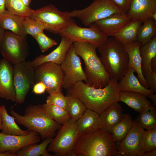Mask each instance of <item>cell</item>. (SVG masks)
I'll list each match as a JSON object with an SVG mask.
<instances>
[{
	"mask_svg": "<svg viewBox=\"0 0 156 156\" xmlns=\"http://www.w3.org/2000/svg\"><path fill=\"white\" fill-rule=\"evenodd\" d=\"M24 25L27 34L30 35L33 37L45 29L42 23L29 17L24 18Z\"/></svg>",
	"mask_w": 156,
	"mask_h": 156,
	"instance_id": "cell-37",
	"label": "cell"
},
{
	"mask_svg": "<svg viewBox=\"0 0 156 156\" xmlns=\"http://www.w3.org/2000/svg\"><path fill=\"white\" fill-rule=\"evenodd\" d=\"M143 23L139 29L137 39L142 45L149 42L156 35V21L151 18Z\"/></svg>",
	"mask_w": 156,
	"mask_h": 156,
	"instance_id": "cell-34",
	"label": "cell"
},
{
	"mask_svg": "<svg viewBox=\"0 0 156 156\" xmlns=\"http://www.w3.org/2000/svg\"><path fill=\"white\" fill-rule=\"evenodd\" d=\"M0 51L4 58L14 65L26 61L29 53L26 40L7 30L0 42Z\"/></svg>",
	"mask_w": 156,
	"mask_h": 156,
	"instance_id": "cell-9",
	"label": "cell"
},
{
	"mask_svg": "<svg viewBox=\"0 0 156 156\" xmlns=\"http://www.w3.org/2000/svg\"><path fill=\"white\" fill-rule=\"evenodd\" d=\"M147 153H144L142 156H156V150H153L152 151L148 152Z\"/></svg>",
	"mask_w": 156,
	"mask_h": 156,
	"instance_id": "cell-46",
	"label": "cell"
},
{
	"mask_svg": "<svg viewBox=\"0 0 156 156\" xmlns=\"http://www.w3.org/2000/svg\"><path fill=\"white\" fill-rule=\"evenodd\" d=\"M2 122V133H3L18 135H24L28 134L30 131L22 129L18 125L14 118L8 114L4 105L0 108Z\"/></svg>",
	"mask_w": 156,
	"mask_h": 156,
	"instance_id": "cell-28",
	"label": "cell"
},
{
	"mask_svg": "<svg viewBox=\"0 0 156 156\" xmlns=\"http://www.w3.org/2000/svg\"><path fill=\"white\" fill-rule=\"evenodd\" d=\"M40 137L37 132L31 131L27 135H18L0 132V153L9 152L15 153L23 147L30 144L38 143Z\"/></svg>",
	"mask_w": 156,
	"mask_h": 156,
	"instance_id": "cell-15",
	"label": "cell"
},
{
	"mask_svg": "<svg viewBox=\"0 0 156 156\" xmlns=\"http://www.w3.org/2000/svg\"><path fill=\"white\" fill-rule=\"evenodd\" d=\"M133 120L130 114H123L122 120L113 128L111 134L115 142L122 140L131 128Z\"/></svg>",
	"mask_w": 156,
	"mask_h": 156,
	"instance_id": "cell-32",
	"label": "cell"
},
{
	"mask_svg": "<svg viewBox=\"0 0 156 156\" xmlns=\"http://www.w3.org/2000/svg\"><path fill=\"white\" fill-rule=\"evenodd\" d=\"M46 103L53 105L66 109V97L62 92L51 94L47 97Z\"/></svg>",
	"mask_w": 156,
	"mask_h": 156,
	"instance_id": "cell-39",
	"label": "cell"
},
{
	"mask_svg": "<svg viewBox=\"0 0 156 156\" xmlns=\"http://www.w3.org/2000/svg\"><path fill=\"white\" fill-rule=\"evenodd\" d=\"M65 96L66 100V110L70 118L76 121L81 117L87 108L77 97L68 93Z\"/></svg>",
	"mask_w": 156,
	"mask_h": 156,
	"instance_id": "cell-31",
	"label": "cell"
},
{
	"mask_svg": "<svg viewBox=\"0 0 156 156\" xmlns=\"http://www.w3.org/2000/svg\"><path fill=\"white\" fill-rule=\"evenodd\" d=\"M144 131L133 120V126L127 135L116 144L121 156H140L141 142Z\"/></svg>",
	"mask_w": 156,
	"mask_h": 156,
	"instance_id": "cell-14",
	"label": "cell"
},
{
	"mask_svg": "<svg viewBox=\"0 0 156 156\" xmlns=\"http://www.w3.org/2000/svg\"><path fill=\"white\" fill-rule=\"evenodd\" d=\"M29 17L42 23L45 30L59 34L68 24L71 18L69 12L61 11L52 4L33 10Z\"/></svg>",
	"mask_w": 156,
	"mask_h": 156,
	"instance_id": "cell-8",
	"label": "cell"
},
{
	"mask_svg": "<svg viewBox=\"0 0 156 156\" xmlns=\"http://www.w3.org/2000/svg\"><path fill=\"white\" fill-rule=\"evenodd\" d=\"M24 19L6 10L0 15V28L5 30H9L26 40L27 35L24 27Z\"/></svg>",
	"mask_w": 156,
	"mask_h": 156,
	"instance_id": "cell-22",
	"label": "cell"
},
{
	"mask_svg": "<svg viewBox=\"0 0 156 156\" xmlns=\"http://www.w3.org/2000/svg\"><path fill=\"white\" fill-rule=\"evenodd\" d=\"M70 18L80 20L86 26L116 13H126L118 8L112 0H94L88 7L69 12Z\"/></svg>",
	"mask_w": 156,
	"mask_h": 156,
	"instance_id": "cell-7",
	"label": "cell"
},
{
	"mask_svg": "<svg viewBox=\"0 0 156 156\" xmlns=\"http://www.w3.org/2000/svg\"><path fill=\"white\" fill-rule=\"evenodd\" d=\"M5 30L0 28V42Z\"/></svg>",
	"mask_w": 156,
	"mask_h": 156,
	"instance_id": "cell-48",
	"label": "cell"
},
{
	"mask_svg": "<svg viewBox=\"0 0 156 156\" xmlns=\"http://www.w3.org/2000/svg\"><path fill=\"white\" fill-rule=\"evenodd\" d=\"M13 79L16 92L15 102L22 104L35 83L34 67L30 65L29 62L26 61L14 65Z\"/></svg>",
	"mask_w": 156,
	"mask_h": 156,
	"instance_id": "cell-11",
	"label": "cell"
},
{
	"mask_svg": "<svg viewBox=\"0 0 156 156\" xmlns=\"http://www.w3.org/2000/svg\"><path fill=\"white\" fill-rule=\"evenodd\" d=\"M58 46L47 55H41L32 61L29 62L30 65L36 67L42 64L52 62L61 65L65 60L68 50L73 42L64 36H61Z\"/></svg>",
	"mask_w": 156,
	"mask_h": 156,
	"instance_id": "cell-19",
	"label": "cell"
},
{
	"mask_svg": "<svg viewBox=\"0 0 156 156\" xmlns=\"http://www.w3.org/2000/svg\"><path fill=\"white\" fill-rule=\"evenodd\" d=\"M135 70L131 67L127 69L118 82L120 92L131 91L142 94L147 97L151 93H154L151 90L145 88L140 83L134 75Z\"/></svg>",
	"mask_w": 156,
	"mask_h": 156,
	"instance_id": "cell-23",
	"label": "cell"
},
{
	"mask_svg": "<svg viewBox=\"0 0 156 156\" xmlns=\"http://www.w3.org/2000/svg\"><path fill=\"white\" fill-rule=\"evenodd\" d=\"M141 45V43L136 41L124 46L128 55V67L132 68L135 70L140 83L145 88L148 89L141 69V58L140 52V47Z\"/></svg>",
	"mask_w": 156,
	"mask_h": 156,
	"instance_id": "cell-21",
	"label": "cell"
},
{
	"mask_svg": "<svg viewBox=\"0 0 156 156\" xmlns=\"http://www.w3.org/2000/svg\"><path fill=\"white\" fill-rule=\"evenodd\" d=\"M60 66L63 74V88L66 90L71 88L78 81H86L81 60L75 53L73 43Z\"/></svg>",
	"mask_w": 156,
	"mask_h": 156,
	"instance_id": "cell-13",
	"label": "cell"
},
{
	"mask_svg": "<svg viewBox=\"0 0 156 156\" xmlns=\"http://www.w3.org/2000/svg\"><path fill=\"white\" fill-rule=\"evenodd\" d=\"M58 130L55 137L49 144L48 151L57 156H75V148L80 134L76 121L70 118Z\"/></svg>",
	"mask_w": 156,
	"mask_h": 156,
	"instance_id": "cell-6",
	"label": "cell"
},
{
	"mask_svg": "<svg viewBox=\"0 0 156 156\" xmlns=\"http://www.w3.org/2000/svg\"><path fill=\"white\" fill-rule=\"evenodd\" d=\"M32 91L35 94H41L45 93L46 87L41 82L35 83L33 86Z\"/></svg>",
	"mask_w": 156,
	"mask_h": 156,
	"instance_id": "cell-41",
	"label": "cell"
},
{
	"mask_svg": "<svg viewBox=\"0 0 156 156\" xmlns=\"http://www.w3.org/2000/svg\"><path fill=\"white\" fill-rule=\"evenodd\" d=\"M21 1L25 6L29 7V5L31 0H21Z\"/></svg>",
	"mask_w": 156,
	"mask_h": 156,
	"instance_id": "cell-47",
	"label": "cell"
},
{
	"mask_svg": "<svg viewBox=\"0 0 156 156\" xmlns=\"http://www.w3.org/2000/svg\"><path fill=\"white\" fill-rule=\"evenodd\" d=\"M42 105L47 116L61 125L64 124L70 118L67 111L64 109L47 103Z\"/></svg>",
	"mask_w": 156,
	"mask_h": 156,
	"instance_id": "cell-33",
	"label": "cell"
},
{
	"mask_svg": "<svg viewBox=\"0 0 156 156\" xmlns=\"http://www.w3.org/2000/svg\"><path fill=\"white\" fill-rule=\"evenodd\" d=\"M119 101L139 113L152 104L144 94L131 91L120 92Z\"/></svg>",
	"mask_w": 156,
	"mask_h": 156,
	"instance_id": "cell-25",
	"label": "cell"
},
{
	"mask_svg": "<svg viewBox=\"0 0 156 156\" xmlns=\"http://www.w3.org/2000/svg\"><path fill=\"white\" fill-rule=\"evenodd\" d=\"M156 12V0H131L126 14L131 20L144 23Z\"/></svg>",
	"mask_w": 156,
	"mask_h": 156,
	"instance_id": "cell-18",
	"label": "cell"
},
{
	"mask_svg": "<svg viewBox=\"0 0 156 156\" xmlns=\"http://www.w3.org/2000/svg\"><path fill=\"white\" fill-rule=\"evenodd\" d=\"M131 0H112L114 3L120 9L125 12L127 11Z\"/></svg>",
	"mask_w": 156,
	"mask_h": 156,
	"instance_id": "cell-42",
	"label": "cell"
},
{
	"mask_svg": "<svg viewBox=\"0 0 156 156\" xmlns=\"http://www.w3.org/2000/svg\"><path fill=\"white\" fill-rule=\"evenodd\" d=\"M76 123L79 134L93 133L100 128L99 114L87 108Z\"/></svg>",
	"mask_w": 156,
	"mask_h": 156,
	"instance_id": "cell-24",
	"label": "cell"
},
{
	"mask_svg": "<svg viewBox=\"0 0 156 156\" xmlns=\"http://www.w3.org/2000/svg\"><path fill=\"white\" fill-rule=\"evenodd\" d=\"M0 156H16V155L15 153L7 151L3 153H0Z\"/></svg>",
	"mask_w": 156,
	"mask_h": 156,
	"instance_id": "cell-45",
	"label": "cell"
},
{
	"mask_svg": "<svg viewBox=\"0 0 156 156\" xmlns=\"http://www.w3.org/2000/svg\"><path fill=\"white\" fill-rule=\"evenodd\" d=\"M34 68L35 83L42 82L46 87V91L49 94L62 92L63 74L60 65L47 62Z\"/></svg>",
	"mask_w": 156,
	"mask_h": 156,
	"instance_id": "cell-12",
	"label": "cell"
},
{
	"mask_svg": "<svg viewBox=\"0 0 156 156\" xmlns=\"http://www.w3.org/2000/svg\"><path fill=\"white\" fill-rule=\"evenodd\" d=\"M97 49L106 72L111 78L120 80L128 68V55L124 45L112 37Z\"/></svg>",
	"mask_w": 156,
	"mask_h": 156,
	"instance_id": "cell-5",
	"label": "cell"
},
{
	"mask_svg": "<svg viewBox=\"0 0 156 156\" xmlns=\"http://www.w3.org/2000/svg\"><path fill=\"white\" fill-rule=\"evenodd\" d=\"M36 40L42 51L44 52L57 44L56 41L48 37L43 32L33 37Z\"/></svg>",
	"mask_w": 156,
	"mask_h": 156,
	"instance_id": "cell-38",
	"label": "cell"
},
{
	"mask_svg": "<svg viewBox=\"0 0 156 156\" xmlns=\"http://www.w3.org/2000/svg\"><path fill=\"white\" fill-rule=\"evenodd\" d=\"M10 113L17 123L23 126L30 131L37 132L43 140L55 137L56 131L62 126L47 116L42 105L28 106L23 115L12 109Z\"/></svg>",
	"mask_w": 156,
	"mask_h": 156,
	"instance_id": "cell-4",
	"label": "cell"
},
{
	"mask_svg": "<svg viewBox=\"0 0 156 156\" xmlns=\"http://www.w3.org/2000/svg\"><path fill=\"white\" fill-rule=\"evenodd\" d=\"M89 27L84 28L79 26L71 18L68 24L59 35L70 39L73 42H88L98 48L105 42L108 37L93 24Z\"/></svg>",
	"mask_w": 156,
	"mask_h": 156,
	"instance_id": "cell-10",
	"label": "cell"
},
{
	"mask_svg": "<svg viewBox=\"0 0 156 156\" xmlns=\"http://www.w3.org/2000/svg\"><path fill=\"white\" fill-rule=\"evenodd\" d=\"M156 149V127L152 129L144 131L140 145V156L145 153Z\"/></svg>",
	"mask_w": 156,
	"mask_h": 156,
	"instance_id": "cell-35",
	"label": "cell"
},
{
	"mask_svg": "<svg viewBox=\"0 0 156 156\" xmlns=\"http://www.w3.org/2000/svg\"><path fill=\"white\" fill-rule=\"evenodd\" d=\"M151 18L156 21V12L153 14Z\"/></svg>",
	"mask_w": 156,
	"mask_h": 156,
	"instance_id": "cell-49",
	"label": "cell"
},
{
	"mask_svg": "<svg viewBox=\"0 0 156 156\" xmlns=\"http://www.w3.org/2000/svg\"><path fill=\"white\" fill-rule=\"evenodd\" d=\"M153 101V104L156 106V95L153 93L150 94L148 97Z\"/></svg>",
	"mask_w": 156,
	"mask_h": 156,
	"instance_id": "cell-44",
	"label": "cell"
},
{
	"mask_svg": "<svg viewBox=\"0 0 156 156\" xmlns=\"http://www.w3.org/2000/svg\"><path fill=\"white\" fill-rule=\"evenodd\" d=\"M123 111L118 102L113 104L99 114L100 128L111 133L114 127L122 119Z\"/></svg>",
	"mask_w": 156,
	"mask_h": 156,
	"instance_id": "cell-20",
	"label": "cell"
},
{
	"mask_svg": "<svg viewBox=\"0 0 156 156\" xmlns=\"http://www.w3.org/2000/svg\"><path fill=\"white\" fill-rule=\"evenodd\" d=\"M5 0H0V15L6 11Z\"/></svg>",
	"mask_w": 156,
	"mask_h": 156,
	"instance_id": "cell-43",
	"label": "cell"
},
{
	"mask_svg": "<svg viewBox=\"0 0 156 156\" xmlns=\"http://www.w3.org/2000/svg\"><path fill=\"white\" fill-rule=\"evenodd\" d=\"M74 153L75 156H121L112 134L100 128L92 133L80 134Z\"/></svg>",
	"mask_w": 156,
	"mask_h": 156,
	"instance_id": "cell-3",
	"label": "cell"
},
{
	"mask_svg": "<svg viewBox=\"0 0 156 156\" xmlns=\"http://www.w3.org/2000/svg\"><path fill=\"white\" fill-rule=\"evenodd\" d=\"M131 20L126 13H116L92 24L108 37H113Z\"/></svg>",
	"mask_w": 156,
	"mask_h": 156,
	"instance_id": "cell-17",
	"label": "cell"
},
{
	"mask_svg": "<svg viewBox=\"0 0 156 156\" xmlns=\"http://www.w3.org/2000/svg\"><path fill=\"white\" fill-rule=\"evenodd\" d=\"M0 97L13 102L16 101L13 66L4 58L0 60Z\"/></svg>",
	"mask_w": 156,
	"mask_h": 156,
	"instance_id": "cell-16",
	"label": "cell"
},
{
	"mask_svg": "<svg viewBox=\"0 0 156 156\" xmlns=\"http://www.w3.org/2000/svg\"><path fill=\"white\" fill-rule=\"evenodd\" d=\"M7 10L24 18L30 17L33 10L25 6L21 0H5Z\"/></svg>",
	"mask_w": 156,
	"mask_h": 156,
	"instance_id": "cell-36",
	"label": "cell"
},
{
	"mask_svg": "<svg viewBox=\"0 0 156 156\" xmlns=\"http://www.w3.org/2000/svg\"><path fill=\"white\" fill-rule=\"evenodd\" d=\"M53 138H47L40 143H34L28 144L21 148L15 154L16 156H51L47 148Z\"/></svg>",
	"mask_w": 156,
	"mask_h": 156,
	"instance_id": "cell-29",
	"label": "cell"
},
{
	"mask_svg": "<svg viewBox=\"0 0 156 156\" xmlns=\"http://www.w3.org/2000/svg\"><path fill=\"white\" fill-rule=\"evenodd\" d=\"M140 52L142 70L144 77L153 71L151 62L154 58L156 57V35L149 42L140 46Z\"/></svg>",
	"mask_w": 156,
	"mask_h": 156,
	"instance_id": "cell-26",
	"label": "cell"
},
{
	"mask_svg": "<svg viewBox=\"0 0 156 156\" xmlns=\"http://www.w3.org/2000/svg\"><path fill=\"white\" fill-rule=\"evenodd\" d=\"M139 113L134 120L140 127L149 130L156 127V106L152 104Z\"/></svg>",
	"mask_w": 156,
	"mask_h": 156,
	"instance_id": "cell-30",
	"label": "cell"
},
{
	"mask_svg": "<svg viewBox=\"0 0 156 156\" xmlns=\"http://www.w3.org/2000/svg\"><path fill=\"white\" fill-rule=\"evenodd\" d=\"M76 54L81 57L85 65V83L95 88H103L109 82L111 77L105 70L97 55L94 45L86 42L73 43Z\"/></svg>",
	"mask_w": 156,
	"mask_h": 156,
	"instance_id": "cell-2",
	"label": "cell"
},
{
	"mask_svg": "<svg viewBox=\"0 0 156 156\" xmlns=\"http://www.w3.org/2000/svg\"><path fill=\"white\" fill-rule=\"evenodd\" d=\"M142 23L138 21L131 20L113 37L124 45L135 41Z\"/></svg>",
	"mask_w": 156,
	"mask_h": 156,
	"instance_id": "cell-27",
	"label": "cell"
},
{
	"mask_svg": "<svg viewBox=\"0 0 156 156\" xmlns=\"http://www.w3.org/2000/svg\"><path fill=\"white\" fill-rule=\"evenodd\" d=\"M117 80L111 78L103 88H95L83 81L67 90V93L77 97L86 108L100 114L114 103L119 102L120 91Z\"/></svg>",
	"mask_w": 156,
	"mask_h": 156,
	"instance_id": "cell-1",
	"label": "cell"
},
{
	"mask_svg": "<svg viewBox=\"0 0 156 156\" xmlns=\"http://www.w3.org/2000/svg\"><path fill=\"white\" fill-rule=\"evenodd\" d=\"M144 79L150 90L154 93H156V71L144 76Z\"/></svg>",
	"mask_w": 156,
	"mask_h": 156,
	"instance_id": "cell-40",
	"label": "cell"
},
{
	"mask_svg": "<svg viewBox=\"0 0 156 156\" xmlns=\"http://www.w3.org/2000/svg\"><path fill=\"white\" fill-rule=\"evenodd\" d=\"M1 106L0 105V108L1 107ZM2 122L1 120V115L0 113V131L2 129Z\"/></svg>",
	"mask_w": 156,
	"mask_h": 156,
	"instance_id": "cell-50",
	"label": "cell"
}]
</instances>
